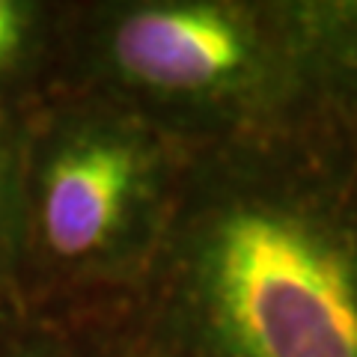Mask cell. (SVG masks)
Here are the masks:
<instances>
[{"label": "cell", "mask_w": 357, "mask_h": 357, "mask_svg": "<svg viewBox=\"0 0 357 357\" xmlns=\"http://www.w3.org/2000/svg\"><path fill=\"white\" fill-rule=\"evenodd\" d=\"M66 3L0 0V114L21 116L60 72Z\"/></svg>", "instance_id": "5"}, {"label": "cell", "mask_w": 357, "mask_h": 357, "mask_svg": "<svg viewBox=\"0 0 357 357\" xmlns=\"http://www.w3.org/2000/svg\"><path fill=\"white\" fill-rule=\"evenodd\" d=\"M122 357H357V126L307 116L191 149Z\"/></svg>", "instance_id": "1"}, {"label": "cell", "mask_w": 357, "mask_h": 357, "mask_svg": "<svg viewBox=\"0 0 357 357\" xmlns=\"http://www.w3.org/2000/svg\"><path fill=\"white\" fill-rule=\"evenodd\" d=\"M18 119L0 114V286L13 292L18 262Z\"/></svg>", "instance_id": "7"}, {"label": "cell", "mask_w": 357, "mask_h": 357, "mask_svg": "<svg viewBox=\"0 0 357 357\" xmlns=\"http://www.w3.org/2000/svg\"><path fill=\"white\" fill-rule=\"evenodd\" d=\"M316 116L357 126V0H286Z\"/></svg>", "instance_id": "4"}, {"label": "cell", "mask_w": 357, "mask_h": 357, "mask_svg": "<svg viewBox=\"0 0 357 357\" xmlns=\"http://www.w3.org/2000/svg\"><path fill=\"white\" fill-rule=\"evenodd\" d=\"M15 292L27 316H102L152 262L191 149L137 114L54 86L18 116Z\"/></svg>", "instance_id": "2"}, {"label": "cell", "mask_w": 357, "mask_h": 357, "mask_svg": "<svg viewBox=\"0 0 357 357\" xmlns=\"http://www.w3.org/2000/svg\"><path fill=\"white\" fill-rule=\"evenodd\" d=\"M188 149L316 116L286 0L66 3L57 84Z\"/></svg>", "instance_id": "3"}, {"label": "cell", "mask_w": 357, "mask_h": 357, "mask_svg": "<svg viewBox=\"0 0 357 357\" xmlns=\"http://www.w3.org/2000/svg\"><path fill=\"white\" fill-rule=\"evenodd\" d=\"M0 357H122L102 316H24L0 331Z\"/></svg>", "instance_id": "6"}, {"label": "cell", "mask_w": 357, "mask_h": 357, "mask_svg": "<svg viewBox=\"0 0 357 357\" xmlns=\"http://www.w3.org/2000/svg\"><path fill=\"white\" fill-rule=\"evenodd\" d=\"M24 316H27V312H24V307H21L18 295L13 292V289H3V286H0V331L18 325V321L24 319Z\"/></svg>", "instance_id": "8"}]
</instances>
